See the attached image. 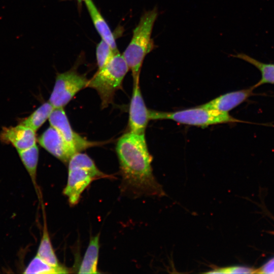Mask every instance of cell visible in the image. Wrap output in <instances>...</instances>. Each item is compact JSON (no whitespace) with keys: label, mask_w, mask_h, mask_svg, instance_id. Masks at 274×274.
Here are the masks:
<instances>
[{"label":"cell","mask_w":274,"mask_h":274,"mask_svg":"<svg viewBox=\"0 0 274 274\" xmlns=\"http://www.w3.org/2000/svg\"><path fill=\"white\" fill-rule=\"evenodd\" d=\"M116 151L123 189L135 197L165 195L153 175L152 156L148 151L145 133H125L118 140Z\"/></svg>","instance_id":"obj_1"},{"label":"cell","mask_w":274,"mask_h":274,"mask_svg":"<svg viewBox=\"0 0 274 274\" xmlns=\"http://www.w3.org/2000/svg\"><path fill=\"white\" fill-rule=\"evenodd\" d=\"M158 15L156 7L143 14L133 30L129 45L122 54L131 72L133 82H139L143 61L146 55L155 47L151 35Z\"/></svg>","instance_id":"obj_2"},{"label":"cell","mask_w":274,"mask_h":274,"mask_svg":"<svg viewBox=\"0 0 274 274\" xmlns=\"http://www.w3.org/2000/svg\"><path fill=\"white\" fill-rule=\"evenodd\" d=\"M67 163V180L63 193L72 206L78 203L82 193L92 181L109 177L97 168L88 155L81 152L75 153Z\"/></svg>","instance_id":"obj_3"},{"label":"cell","mask_w":274,"mask_h":274,"mask_svg":"<svg viewBox=\"0 0 274 274\" xmlns=\"http://www.w3.org/2000/svg\"><path fill=\"white\" fill-rule=\"evenodd\" d=\"M128 70L122 55L119 52L89 80L87 87L97 91L102 108L108 107L113 102L115 93L121 89L123 80Z\"/></svg>","instance_id":"obj_4"},{"label":"cell","mask_w":274,"mask_h":274,"mask_svg":"<svg viewBox=\"0 0 274 274\" xmlns=\"http://www.w3.org/2000/svg\"><path fill=\"white\" fill-rule=\"evenodd\" d=\"M150 120L169 119L180 123L201 127L223 123L243 122L228 113L202 106L174 112L150 110Z\"/></svg>","instance_id":"obj_5"},{"label":"cell","mask_w":274,"mask_h":274,"mask_svg":"<svg viewBox=\"0 0 274 274\" xmlns=\"http://www.w3.org/2000/svg\"><path fill=\"white\" fill-rule=\"evenodd\" d=\"M88 81L74 70L58 74L48 101L54 108H63L79 91L87 87Z\"/></svg>","instance_id":"obj_6"},{"label":"cell","mask_w":274,"mask_h":274,"mask_svg":"<svg viewBox=\"0 0 274 274\" xmlns=\"http://www.w3.org/2000/svg\"><path fill=\"white\" fill-rule=\"evenodd\" d=\"M49 121L50 126L60 133L76 152L100 145L102 143L88 141L75 132L71 126L63 108H54L49 118Z\"/></svg>","instance_id":"obj_7"},{"label":"cell","mask_w":274,"mask_h":274,"mask_svg":"<svg viewBox=\"0 0 274 274\" xmlns=\"http://www.w3.org/2000/svg\"><path fill=\"white\" fill-rule=\"evenodd\" d=\"M150 110L145 105L139 86V82H133V88L130 100L128 128L129 132L145 133L150 118Z\"/></svg>","instance_id":"obj_8"},{"label":"cell","mask_w":274,"mask_h":274,"mask_svg":"<svg viewBox=\"0 0 274 274\" xmlns=\"http://www.w3.org/2000/svg\"><path fill=\"white\" fill-rule=\"evenodd\" d=\"M38 142L49 153L64 163H67L71 157L77 153L51 126L39 138Z\"/></svg>","instance_id":"obj_9"},{"label":"cell","mask_w":274,"mask_h":274,"mask_svg":"<svg viewBox=\"0 0 274 274\" xmlns=\"http://www.w3.org/2000/svg\"><path fill=\"white\" fill-rule=\"evenodd\" d=\"M0 140L12 144L18 151L36 145L37 138L35 131L20 123L15 126L4 127L0 133Z\"/></svg>","instance_id":"obj_10"},{"label":"cell","mask_w":274,"mask_h":274,"mask_svg":"<svg viewBox=\"0 0 274 274\" xmlns=\"http://www.w3.org/2000/svg\"><path fill=\"white\" fill-rule=\"evenodd\" d=\"M254 86L249 88L227 93L201 106L228 113L253 94Z\"/></svg>","instance_id":"obj_11"},{"label":"cell","mask_w":274,"mask_h":274,"mask_svg":"<svg viewBox=\"0 0 274 274\" xmlns=\"http://www.w3.org/2000/svg\"><path fill=\"white\" fill-rule=\"evenodd\" d=\"M85 2L94 25L102 40L115 51L119 52L113 33L92 1L85 0Z\"/></svg>","instance_id":"obj_12"},{"label":"cell","mask_w":274,"mask_h":274,"mask_svg":"<svg viewBox=\"0 0 274 274\" xmlns=\"http://www.w3.org/2000/svg\"><path fill=\"white\" fill-rule=\"evenodd\" d=\"M99 250V234L90 238L78 269V273H98L97 264Z\"/></svg>","instance_id":"obj_13"},{"label":"cell","mask_w":274,"mask_h":274,"mask_svg":"<svg viewBox=\"0 0 274 274\" xmlns=\"http://www.w3.org/2000/svg\"><path fill=\"white\" fill-rule=\"evenodd\" d=\"M36 255L44 261L54 266L59 267L62 266L59 262L53 248L46 221L44 222L42 236Z\"/></svg>","instance_id":"obj_14"},{"label":"cell","mask_w":274,"mask_h":274,"mask_svg":"<svg viewBox=\"0 0 274 274\" xmlns=\"http://www.w3.org/2000/svg\"><path fill=\"white\" fill-rule=\"evenodd\" d=\"M21 160L28 173L35 190L38 193L37 172L39 160V148L34 146L22 150H18Z\"/></svg>","instance_id":"obj_15"},{"label":"cell","mask_w":274,"mask_h":274,"mask_svg":"<svg viewBox=\"0 0 274 274\" xmlns=\"http://www.w3.org/2000/svg\"><path fill=\"white\" fill-rule=\"evenodd\" d=\"M54 108L49 102L42 104L28 117L21 120V124L27 126L36 132L49 119Z\"/></svg>","instance_id":"obj_16"},{"label":"cell","mask_w":274,"mask_h":274,"mask_svg":"<svg viewBox=\"0 0 274 274\" xmlns=\"http://www.w3.org/2000/svg\"><path fill=\"white\" fill-rule=\"evenodd\" d=\"M70 271L64 266H54L36 255L25 268L24 273L57 274L67 273Z\"/></svg>","instance_id":"obj_17"},{"label":"cell","mask_w":274,"mask_h":274,"mask_svg":"<svg viewBox=\"0 0 274 274\" xmlns=\"http://www.w3.org/2000/svg\"><path fill=\"white\" fill-rule=\"evenodd\" d=\"M234 56L253 64L261 72V79L253 86L255 88L266 83L274 84V64L262 62L244 53Z\"/></svg>","instance_id":"obj_18"},{"label":"cell","mask_w":274,"mask_h":274,"mask_svg":"<svg viewBox=\"0 0 274 274\" xmlns=\"http://www.w3.org/2000/svg\"><path fill=\"white\" fill-rule=\"evenodd\" d=\"M119 52L115 51L111 46L101 40L97 45L96 49V56L98 70L103 67Z\"/></svg>","instance_id":"obj_19"},{"label":"cell","mask_w":274,"mask_h":274,"mask_svg":"<svg viewBox=\"0 0 274 274\" xmlns=\"http://www.w3.org/2000/svg\"><path fill=\"white\" fill-rule=\"evenodd\" d=\"M255 269L240 266H231L224 267H218L206 272L208 273H255Z\"/></svg>","instance_id":"obj_20"},{"label":"cell","mask_w":274,"mask_h":274,"mask_svg":"<svg viewBox=\"0 0 274 274\" xmlns=\"http://www.w3.org/2000/svg\"><path fill=\"white\" fill-rule=\"evenodd\" d=\"M255 273H274V258L261 268L255 269Z\"/></svg>","instance_id":"obj_21"},{"label":"cell","mask_w":274,"mask_h":274,"mask_svg":"<svg viewBox=\"0 0 274 274\" xmlns=\"http://www.w3.org/2000/svg\"><path fill=\"white\" fill-rule=\"evenodd\" d=\"M81 1V0H80ZM82 1H85V0H82Z\"/></svg>","instance_id":"obj_22"}]
</instances>
